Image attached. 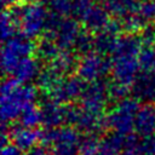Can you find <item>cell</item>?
Listing matches in <instances>:
<instances>
[{
    "mask_svg": "<svg viewBox=\"0 0 155 155\" xmlns=\"http://www.w3.org/2000/svg\"><path fill=\"white\" fill-rule=\"evenodd\" d=\"M25 155H51V153L47 149V147H45V145H36L33 149H30L29 151H27Z\"/></svg>",
    "mask_w": 155,
    "mask_h": 155,
    "instance_id": "cell-30",
    "label": "cell"
},
{
    "mask_svg": "<svg viewBox=\"0 0 155 155\" xmlns=\"http://www.w3.org/2000/svg\"><path fill=\"white\" fill-rule=\"evenodd\" d=\"M8 138L12 144L23 151H29L38 145L39 140H42V133L36 128H29L25 126H16L8 131Z\"/></svg>",
    "mask_w": 155,
    "mask_h": 155,
    "instance_id": "cell-16",
    "label": "cell"
},
{
    "mask_svg": "<svg viewBox=\"0 0 155 155\" xmlns=\"http://www.w3.org/2000/svg\"><path fill=\"white\" fill-rule=\"evenodd\" d=\"M63 76H65V75H62L58 71H56L53 68L47 67L44 70H41L39 78H38V85H39L40 90L45 94L48 96L51 93V91L56 87V85L59 82V80Z\"/></svg>",
    "mask_w": 155,
    "mask_h": 155,
    "instance_id": "cell-21",
    "label": "cell"
},
{
    "mask_svg": "<svg viewBox=\"0 0 155 155\" xmlns=\"http://www.w3.org/2000/svg\"><path fill=\"white\" fill-rule=\"evenodd\" d=\"M121 29H122V25L120 22L111 21L105 29H103L102 31L97 33L93 36V50L104 56L111 54L120 38L119 33Z\"/></svg>",
    "mask_w": 155,
    "mask_h": 155,
    "instance_id": "cell-14",
    "label": "cell"
},
{
    "mask_svg": "<svg viewBox=\"0 0 155 155\" xmlns=\"http://www.w3.org/2000/svg\"><path fill=\"white\" fill-rule=\"evenodd\" d=\"M36 97L38 91L34 86L22 84L13 78L4 80L0 94L1 120L4 126L18 120L24 110L35 104Z\"/></svg>",
    "mask_w": 155,
    "mask_h": 155,
    "instance_id": "cell-2",
    "label": "cell"
},
{
    "mask_svg": "<svg viewBox=\"0 0 155 155\" xmlns=\"http://www.w3.org/2000/svg\"><path fill=\"white\" fill-rule=\"evenodd\" d=\"M1 155H25L24 151L19 148H17L15 144H12L11 142L6 143L2 145L1 149Z\"/></svg>",
    "mask_w": 155,
    "mask_h": 155,
    "instance_id": "cell-29",
    "label": "cell"
},
{
    "mask_svg": "<svg viewBox=\"0 0 155 155\" xmlns=\"http://www.w3.org/2000/svg\"><path fill=\"white\" fill-rule=\"evenodd\" d=\"M85 87V82L79 76H63L48 96L52 101L67 104L80 99Z\"/></svg>",
    "mask_w": 155,
    "mask_h": 155,
    "instance_id": "cell-10",
    "label": "cell"
},
{
    "mask_svg": "<svg viewBox=\"0 0 155 155\" xmlns=\"http://www.w3.org/2000/svg\"><path fill=\"white\" fill-rule=\"evenodd\" d=\"M61 51H63V50H61V48L56 45V42L52 41V40L48 39V38H45V39L40 42L39 47H38L39 57H40L42 61H46L48 64L59 54Z\"/></svg>",
    "mask_w": 155,
    "mask_h": 155,
    "instance_id": "cell-26",
    "label": "cell"
},
{
    "mask_svg": "<svg viewBox=\"0 0 155 155\" xmlns=\"http://www.w3.org/2000/svg\"><path fill=\"white\" fill-rule=\"evenodd\" d=\"M28 4H38L39 1H41V0H25Z\"/></svg>",
    "mask_w": 155,
    "mask_h": 155,
    "instance_id": "cell-32",
    "label": "cell"
},
{
    "mask_svg": "<svg viewBox=\"0 0 155 155\" xmlns=\"http://www.w3.org/2000/svg\"><path fill=\"white\" fill-rule=\"evenodd\" d=\"M11 10L17 18L18 29L24 38L33 40L47 31L51 13L40 2L16 6Z\"/></svg>",
    "mask_w": 155,
    "mask_h": 155,
    "instance_id": "cell-3",
    "label": "cell"
},
{
    "mask_svg": "<svg viewBox=\"0 0 155 155\" xmlns=\"http://www.w3.org/2000/svg\"><path fill=\"white\" fill-rule=\"evenodd\" d=\"M68 122L74 125L79 132L96 136L104 127H107L104 111L92 110L85 107H69Z\"/></svg>",
    "mask_w": 155,
    "mask_h": 155,
    "instance_id": "cell-9",
    "label": "cell"
},
{
    "mask_svg": "<svg viewBox=\"0 0 155 155\" xmlns=\"http://www.w3.org/2000/svg\"><path fill=\"white\" fill-rule=\"evenodd\" d=\"M121 149L114 136L107 139H97L94 136H88L84 139L79 155H120Z\"/></svg>",
    "mask_w": 155,
    "mask_h": 155,
    "instance_id": "cell-13",
    "label": "cell"
},
{
    "mask_svg": "<svg viewBox=\"0 0 155 155\" xmlns=\"http://www.w3.org/2000/svg\"><path fill=\"white\" fill-rule=\"evenodd\" d=\"M78 59L75 58L73 51H61L59 54L48 64V67L53 68L62 75H67L74 68L76 69Z\"/></svg>",
    "mask_w": 155,
    "mask_h": 155,
    "instance_id": "cell-20",
    "label": "cell"
},
{
    "mask_svg": "<svg viewBox=\"0 0 155 155\" xmlns=\"http://www.w3.org/2000/svg\"><path fill=\"white\" fill-rule=\"evenodd\" d=\"M42 142L51 155H79L84 139L75 127L61 126L44 132Z\"/></svg>",
    "mask_w": 155,
    "mask_h": 155,
    "instance_id": "cell-5",
    "label": "cell"
},
{
    "mask_svg": "<svg viewBox=\"0 0 155 155\" xmlns=\"http://www.w3.org/2000/svg\"><path fill=\"white\" fill-rule=\"evenodd\" d=\"M42 114V125L50 128L61 127L63 124L68 122L69 107L61 104L56 101L48 99L40 107Z\"/></svg>",
    "mask_w": 155,
    "mask_h": 155,
    "instance_id": "cell-15",
    "label": "cell"
},
{
    "mask_svg": "<svg viewBox=\"0 0 155 155\" xmlns=\"http://www.w3.org/2000/svg\"><path fill=\"white\" fill-rule=\"evenodd\" d=\"M109 97V86H107L104 81L87 84L80 98V105L92 110L104 111Z\"/></svg>",
    "mask_w": 155,
    "mask_h": 155,
    "instance_id": "cell-11",
    "label": "cell"
},
{
    "mask_svg": "<svg viewBox=\"0 0 155 155\" xmlns=\"http://www.w3.org/2000/svg\"><path fill=\"white\" fill-rule=\"evenodd\" d=\"M76 71L78 76L84 82L93 84L103 81V78L110 71V59L102 53L91 51L82 54L78 61Z\"/></svg>",
    "mask_w": 155,
    "mask_h": 155,
    "instance_id": "cell-8",
    "label": "cell"
},
{
    "mask_svg": "<svg viewBox=\"0 0 155 155\" xmlns=\"http://www.w3.org/2000/svg\"><path fill=\"white\" fill-rule=\"evenodd\" d=\"M143 44L140 38L133 34L120 36L110 54V73L113 82L128 87L133 86L140 71V51Z\"/></svg>",
    "mask_w": 155,
    "mask_h": 155,
    "instance_id": "cell-1",
    "label": "cell"
},
{
    "mask_svg": "<svg viewBox=\"0 0 155 155\" xmlns=\"http://www.w3.org/2000/svg\"><path fill=\"white\" fill-rule=\"evenodd\" d=\"M35 46L30 39L15 36L4 42L1 48V69L4 74L12 75L15 69L25 58L33 56Z\"/></svg>",
    "mask_w": 155,
    "mask_h": 155,
    "instance_id": "cell-6",
    "label": "cell"
},
{
    "mask_svg": "<svg viewBox=\"0 0 155 155\" xmlns=\"http://www.w3.org/2000/svg\"><path fill=\"white\" fill-rule=\"evenodd\" d=\"M137 151L139 155H155V134L138 139Z\"/></svg>",
    "mask_w": 155,
    "mask_h": 155,
    "instance_id": "cell-28",
    "label": "cell"
},
{
    "mask_svg": "<svg viewBox=\"0 0 155 155\" xmlns=\"http://www.w3.org/2000/svg\"><path fill=\"white\" fill-rule=\"evenodd\" d=\"M79 19L87 31L96 34L105 29L111 22L110 12L108 11V8L103 4H99L97 1L92 6H90L87 11L79 17Z\"/></svg>",
    "mask_w": 155,
    "mask_h": 155,
    "instance_id": "cell-12",
    "label": "cell"
},
{
    "mask_svg": "<svg viewBox=\"0 0 155 155\" xmlns=\"http://www.w3.org/2000/svg\"><path fill=\"white\" fill-rule=\"evenodd\" d=\"M139 62L142 73H155V47L143 46Z\"/></svg>",
    "mask_w": 155,
    "mask_h": 155,
    "instance_id": "cell-27",
    "label": "cell"
},
{
    "mask_svg": "<svg viewBox=\"0 0 155 155\" xmlns=\"http://www.w3.org/2000/svg\"><path fill=\"white\" fill-rule=\"evenodd\" d=\"M0 28H1V39L2 41H7L12 38H15V34L18 29V23H17V18L13 13V11L10 8V10H6L2 12L1 15V24H0Z\"/></svg>",
    "mask_w": 155,
    "mask_h": 155,
    "instance_id": "cell-22",
    "label": "cell"
},
{
    "mask_svg": "<svg viewBox=\"0 0 155 155\" xmlns=\"http://www.w3.org/2000/svg\"><path fill=\"white\" fill-rule=\"evenodd\" d=\"M40 73H41V68L39 59L30 56L18 64V67L15 69L11 76L22 84H29L30 81L38 79Z\"/></svg>",
    "mask_w": 155,
    "mask_h": 155,
    "instance_id": "cell-19",
    "label": "cell"
},
{
    "mask_svg": "<svg viewBox=\"0 0 155 155\" xmlns=\"http://www.w3.org/2000/svg\"><path fill=\"white\" fill-rule=\"evenodd\" d=\"M51 15L59 18H68L73 13V0H46Z\"/></svg>",
    "mask_w": 155,
    "mask_h": 155,
    "instance_id": "cell-23",
    "label": "cell"
},
{
    "mask_svg": "<svg viewBox=\"0 0 155 155\" xmlns=\"http://www.w3.org/2000/svg\"><path fill=\"white\" fill-rule=\"evenodd\" d=\"M138 101L131 97L116 101L105 115L107 127L117 136H131L134 131L136 116L139 110Z\"/></svg>",
    "mask_w": 155,
    "mask_h": 155,
    "instance_id": "cell-4",
    "label": "cell"
},
{
    "mask_svg": "<svg viewBox=\"0 0 155 155\" xmlns=\"http://www.w3.org/2000/svg\"><path fill=\"white\" fill-rule=\"evenodd\" d=\"M132 88L137 99L155 105V73H140Z\"/></svg>",
    "mask_w": 155,
    "mask_h": 155,
    "instance_id": "cell-18",
    "label": "cell"
},
{
    "mask_svg": "<svg viewBox=\"0 0 155 155\" xmlns=\"http://www.w3.org/2000/svg\"><path fill=\"white\" fill-rule=\"evenodd\" d=\"M81 31L82 30L76 21L70 18H59L51 15L46 33L48 39L54 41L61 50L73 51L75 50V45Z\"/></svg>",
    "mask_w": 155,
    "mask_h": 155,
    "instance_id": "cell-7",
    "label": "cell"
},
{
    "mask_svg": "<svg viewBox=\"0 0 155 155\" xmlns=\"http://www.w3.org/2000/svg\"><path fill=\"white\" fill-rule=\"evenodd\" d=\"M19 0H1L2 5L5 7H8V8H12V7H16L17 4H18Z\"/></svg>",
    "mask_w": 155,
    "mask_h": 155,
    "instance_id": "cell-31",
    "label": "cell"
},
{
    "mask_svg": "<svg viewBox=\"0 0 155 155\" xmlns=\"http://www.w3.org/2000/svg\"><path fill=\"white\" fill-rule=\"evenodd\" d=\"M134 131L140 138L155 134V105L145 103L139 107L136 116Z\"/></svg>",
    "mask_w": 155,
    "mask_h": 155,
    "instance_id": "cell-17",
    "label": "cell"
},
{
    "mask_svg": "<svg viewBox=\"0 0 155 155\" xmlns=\"http://www.w3.org/2000/svg\"><path fill=\"white\" fill-rule=\"evenodd\" d=\"M136 15L148 27L155 23V0H140Z\"/></svg>",
    "mask_w": 155,
    "mask_h": 155,
    "instance_id": "cell-24",
    "label": "cell"
},
{
    "mask_svg": "<svg viewBox=\"0 0 155 155\" xmlns=\"http://www.w3.org/2000/svg\"><path fill=\"white\" fill-rule=\"evenodd\" d=\"M21 125L29 127V128H36L39 125L42 124V114L40 107H36L35 104L29 107L19 117Z\"/></svg>",
    "mask_w": 155,
    "mask_h": 155,
    "instance_id": "cell-25",
    "label": "cell"
}]
</instances>
